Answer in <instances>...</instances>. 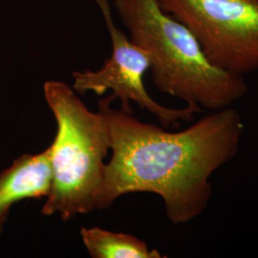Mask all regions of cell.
<instances>
[{
    "label": "cell",
    "mask_w": 258,
    "mask_h": 258,
    "mask_svg": "<svg viewBox=\"0 0 258 258\" xmlns=\"http://www.w3.org/2000/svg\"><path fill=\"white\" fill-rule=\"evenodd\" d=\"M130 39L148 53L157 89L198 110L216 111L244 98V77L213 64L199 41L158 0H114Z\"/></svg>",
    "instance_id": "7a4b0ae2"
},
{
    "label": "cell",
    "mask_w": 258,
    "mask_h": 258,
    "mask_svg": "<svg viewBox=\"0 0 258 258\" xmlns=\"http://www.w3.org/2000/svg\"><path fill=\"white\" fill-rule=\"evenodd\" d=\"M43 94L56 121L50 148L52 182L41 213L68 221L96 210L109 147L105 120L89 110L67 83L48 81Z\"/></svg>",
    "instance_id": "3957f363"
},
{
    "label": "cell",
    "mask_w": 258,
    "mask_h": 258,
    "mask_svg": "<svg viewBox=\"0 0 258 258\" xmlns=\"http://www.w3.org/2000/svg\"><path fill=\"white\" fill-rule=\"evenodd\" d=\"M105 21L112 43V54L97 70L76 71L72 88L78 94L88 91L102 95L108 90L112 97L120 101L123 112L133 114L130 102L137 103L143 110L154 115L162 126L179 127L182 121L194 120V115L202 113L191 106L170 108L157 102L148 94L145 85V75L150 68L148 53L136 45L116 26L109 0H96Z\"/></svg>",
    "instance_id": "5b68a950"
},
{
    "label": "cell",
    "mask_w": 258,
    "mask_h": 258,
    "mask_svg": "<svg viewBox=\"0 0 258 258\" xmlns=\"http://www.w3.org/2000/svg\"><path fill=\"white\" fill-rule=\"evenodd\" d=\"M108 96L99 102L112 157L105 165L96 210L108 209L120 196L159 195L174 225L192 221L212 197V175L236 156L244 134L238 111L227 107L202 117L178 132L143 122L111 107Z\"/></svg>",
    "instance_id": "6da1fadb"
},
{
    "label": "cell",
    "mask_w": 258,
    "mask_h": 258,
    "mask_svg": "<svg viewBox=\"0 0 258 258\" xmlns=\"http://www.w3.org/2000/svg\"><path fill=\"white\" fill-rule=\"evenodd\" d=\"M83 245L93 258H160L161 253L149 249L146 242L128 233L115 232L98 227L82 228Z\"/></svg>",
    "instance_id": "52a82bcc"
},
{
    "label": "cell",
    "mask_w": 258,
    "mask_h": 258,
    "mask_svg": "<svg viewBox=\"0 0 258 258\" xmlns=\"http://www.w3.org/2000/svg\"><path fill=\"white\" fill-rule=\"evenodd\" d=\"M188 28L213 64L233 74L258 71V0H158Z\"/></svg>",
    "instance_id": "277c9868"
},
{
    "label": "cell",
    "mask_w": 258,
    "mask_h": 258,
    "mask_svg": "<svg viewBox=\"0 0 258 258\" xmlns=\"http://www.w3.org/2000/svg\"><path fill=\"white\" fill-rule=\"evenodd\" d=\"M52 182L49 147L37 154H23L0 172V235L11 209L21 201L46 197Z\"/></svg>",
    "instance_id": "8992f818"
}]
</instances>
